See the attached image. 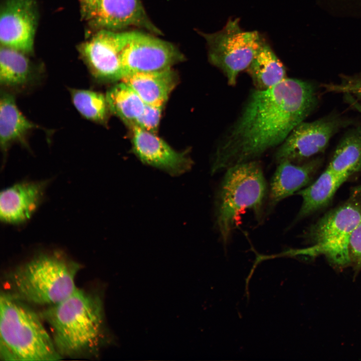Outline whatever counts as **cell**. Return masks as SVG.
I'll return each instance as SVG.
<instances>
[{
	"mask_svg": "<svg viewBox=\"0 0 361 361\" xmlns=\"http://www.w3.org/2000/svg\"><path fill=\"white\" fill-rule=\"evenodd\" d=\"M316 89L311 82L287 78L250 94L241 115L218 145L212 174L256 160L280 145L317 106Z\"/></svg>",
	"mask_w": 361,
	"mask_h": 361,
	"instance_id": "obj_1",
	"label": "cell"
},
{
	"mask_svg": "<svg viewBox=\"0 0 361 361\" xmlns=\"http://www.w3.org/2000/svg\"><path fill=\"white\" fill-rule=\"evenodd\" d=\"M40 316L50 325L53 341L62 356L96 353L104 341L103 303L96 294L77 288L65 299L43 310Z\"/></svg>",
	"mask_w": 361,
	"mask_h": 361,
	"instance_id": "obj_2",
	"label": "cell"
},
{
	"mask_svg": "<svg viewBox=\"0 0 361 361\" xmlns=\"http://www.w3.org/2000/svg\"><path fill=\"white\" fill-rule=\"evenodd\" d=\"M80 265L60 250L42 252L17 267L9 276L11 292L22 301L53 305L77 289L75 277Z\"/></svg>",
	"mask_w": 361,
	"mask_h": 361,
	"instance_id": "obj_3",
	"label": "cell"
},
{
	"mask_svg": "<svg viewBox=\"0 0 361 361\" xmlns=\"http://www.w3.org/2000/svg\"><path fill=\"white\" fill-rule=\"evenodd\" d=\"M0 356L4 360L61 359L40 316L9 293L0 297Z\"/></svg>",
	"mask_w": 361,
	"mask_h": 361,
	"instance_id": "obj_4",
	"label": "cell"
},
{
	"mask_svg": "<svg viewBox=\"0 0 361 361\" xmlns=\"http://www.w3.org/2000/svg\"><path fill=\"white\" fill-rule=\"evenodd\" d=\"M225 170L216 196L215 217L221 240L226 245L244 211L250 210L261 219L267 188L262 166L256 160Z\"/></svg>",
	"mask_w": 361,
	"mask_h": 361,
	"instance_id": "obj_5",
	"label": "cell"
},
{
	"mask_svg": "<svg viewBox=\"0 0 361 361\" xmlns=\"http://www.w3.org/2000/svg\"><path fill=\"white\" fill-rule=\"evenodd\" d=\"M360 222L361 205L356 201L348 202L326 213L309 229L307 237L312 245L290 253L323 255L333 265L345 267L351 262L350 237Z\"/></svg>",
	"mask_w": 361,
	"mask_h": 361,
	"instance_id": "obj_6",
	"label": "cell"
},
{
	"mask_svg": "<svg viewBox=\"0 0 361 361\" xmlns=\"http://www.w3.org/2000/svg\"><path fill=\"white\" fill-rule=\"evenodd\" d=\"M202 35L209 61L222 71L232 86L236 84L239 74L249 67L264 40L257 31L243 30L237 19H230L218 32Z\"/></svg>",
	"mask_w": 361,
	"mask_h": 361,
	"instance_id": "obj_7",
	"label": "cell"
},
{
	"mask_svg": "<svg viewBox=\"0 0 361 361\" xmlns=\"http://www.w3.org/2000/svg\"><path fill=\"white\" fill-rule=\"evenodd\" d=\"M349 125V121L331 114L311 122H302L279 146L277 162L299 161L323 152L332 136Z\"/></svg>",
	"mask_w": 361,
	"mask_h": 361,
	"instance_id": "obj_8",
	"label": "cell"
},
{
	"mask_svg": "<svg viewBox=\"0 0 361 361\" xmlns=\"http://www.w3.org/2000/svg\"><path fill=\"white\" fill-rule=\"evenodd\" d=\"M183 58L180 52L168 42L141 32H125L121 55L124 76L130 73L169 69Z\"/></svg>",
	"mask_w": 361,
	"mask_h": 361,
	"instance_id": "obj_9",
	"label": "cell"
},
{
	"mask_svg": "<svg viewBox=\"0 0 361 361\" xmlns=\"http://www.w3.org/2000/svg\"><path fill=\"white\" fill-rule=\"evenodd\" d=\"M125 40V32L101 29L79 45L80 55L95 78L108 81L122 79L121 55Z\"/></svg>",
	"mask_w": 361,
	"mask_h": 361,
	"instance_id": "obj_10",
	"label": "cell"
},
{
	"mask_svg": "<svg viewBox=\"0 0 361 361\" xmlns=\"http://www.w3.org/2000/svg\"><path fill=\"white\" fill-rule=\"evenodd\" d=\"M1 46L31 53L38 22L34 0H6L0 15Z\"/></svg>",
	"mask_w": 361,
	"mask_h": 361,
	"instance_id": "obj_11",
	"label": "cell"
},
{
	"mask_svg": "<svg viewBox=\"0 0 361 361\" xmlns=\"http://www.w3.org/2000/svg\"><path fill=\"white\" fill-rule=\"evenodd\" d=\"M52 179H24L4 189L0 195V219L5 225L26 224L43 203Z\"/></svg>",
	"mask_w": 361,
	"mask_h": 361,
	"instance_id": "obj_12",
	"label": "cell"
},
{
	"mask_svg": "<svg viewBox=\"0 0 361 361\" xmlns=\"http://www.w3.org/2000/svg\"><path fill=\"white\" fill-rule=\"evenodd\" d=\"M133 151L140 160L172 176L190 170L192 161L185 152H178L154 133L132 126Z\"/></svg>",
	"mask_w": 361,
	"mask_h": 361,
	"instance_id": "obj_13",
	"label": "cell"
},
{
	"mask_svg": "<svg viewBox=\"0 0 361 361\" xmlns=\"http://www.w3.org/2000/svg\"><path fill=\"white\" fill-rule=\"evenodd\" d=\"M89 22L97 30L116 31L135 26L159 33L148 19L140 0H99L95 15Z\"/></svg>",
	"mask_w": 361,
	"mask_h": 361,
	"instance_id": "obj_14",
	"label": "cell"
},
{
	"mask_svg": "<svg viewBox=\"0 0 361 361\" xmlns=\"http://www.w3.org/2000/svg\"><path fill=\"white\" fill-rule=\"evenodd\" d=\"M318 161L313 160L301 165L288 160L279 162L270 184L269 207H274L307 185L317 168Z\"/></svg>",
	"mask_w": 361,
	"mask_h": 361,
	"instance_id": "obj_15",
	"label": "cell"
},
{
	"mask_svg": "<svg viewBox=\"0 0 361 361\" xmlns=\"http://www.w3.org/2000/svg\"><path fill=\"white\" fill-rule=\"evenodd\" d=\"M121 80L131 87L145 104L156 106H163L176 81L171 68L130 73Z\"/></svg>",
	"mask_w": 361,
	"mask_h": 361,
	"instance_id": "obj_16",
	"label": "cell"
},
{
	"mask_svg": "<svg viewBox=\"0 0 361 361\" xmlns=\"http://www.w3.org/2000/svg\"><path fill=\"white\" fill-rule=\"evenodd\" d=\"M38 126L29 120L19 109L14 96L2 92L0 99V144L5 155L15 142L26 145L25 138Z\"/></svg>",
	"mask_w": 361,
	"mask_h": 361,
	"instance_id": "obj_17",
	"label": "cell"
},
{
	"mask_svg": "<svg viewBox=\"0 0 361 361\" xmlns=\"http://www.w3.org/2000/svg\"><path fill=\"white\" fill-rule=\"evenodd\" d=\"M348 177L336 173L327 167L311 185L298 192L302 198V203L296 220L304 218L328 205L338 189Z\"/></svg>",
	"mask_w": 361,
	"mask_h": 361,
	"instance_id": "obj_18",
	"label": "cell"
},
{
	"mask_svg": "<svg viewBox=\"0 0 361 361\" xmlns=\"http://www.w3.org/2000/svg\"><path fill=\"white\" fill-rule=\"evenodd\" d=\"M246 70L259 90L269 89L287 78L284 66L264 40Z\"/></svg>",
	"mask_w": 361,
	"mask_h": 361,
	"instance_id": "obj_19",
	"label": "cell"
},
{
	"mask_svg": "<svg viewBox=\"0 0 361 361\" xmlns=\"http://www.w3.org/2000/svg\"><path fill=\"white\" fill-rule=\"evenodd\" d=\"M327 168L348 177L361 170V126L353 127L345 133Z\"/></svg>",
	"mask_w": 361,
	"mask_h": 361,
	"instance_id": "obj_20",
	"label": "cell"
},
{
	"mask_svg": "<svg viewBox=\"0 0 361 361\" xmlns=\"http://www.w3.org/2000/svg\"><path fill=\"white\" fill-rule=\"evenodd\" d=\"M33 69L25 54L1 46L0 50V83L6 87H21L33 77Z\"/></svg>",
	"mask_w": 361,
	"mask_h": 361,
	"instance_id": "obj_21",
	"label": "cell"
},
{
	"mask_svg": "<svg viewBox=\"0 0 361 361\" xmlns=\"http://www.w3.org/2000/svg\"><path fill=\"white\" fill-rule=\"evenodd\" d=\"M109 110L125 123L132 125L142 113L145 103L129 85L122 82L107 92Z\"/></svg>",
	"mask_w": 361,
	"mask_h": 361,
	"instance_id": "obj_22",
	"label": "cell"
},
{
	"mask_svg": "<svg viewBox=\"0 0 361 361\" xmlns=\"http://www.w3.org/2000/svg\"><path fill=\"white\" fill-rule=\"evenodd\" d=\"M72 101L77 111L85 118L103 122L109 109L106 96L96 91L71 89Z\"/></svg>",
	"mask_w": 361,
	"mask_h": 361,
	"instance_id": "obj_23",
	"label": "cell"
},
{
	"mask_svg": "<svg viewBox=\"0 0 361 361\" xmlns=\"http://www.w3.org/2000/svg\"><path fill=\"white\" fill-rule=\"evenodd\" d=\"M323 87L328 92L349 94L356 100H361V73L341 76L339 82L324 84Z\"/></svg>",
	"mask_w": 361,
	"mask_h": 361,
	"instance_id": "obj_24",
	"label": "cell"
},
{
	"mask_svg": "<svg viewBox=\"0 0 361 361\" xmlns=\"http://www.w3.org/2000/svg\"><path fill=\"white\" fill-rule=\"evenodd\" d=\"M163 106L145 103L142 113L131 125L136 126L149 132L155 133L159 125Z\"/></svg>",
	"mask_w": 361,
	"mask_h": 361,
	"instance_id": "obj_25",
	"label": "cell"
},
{
	"mask_svg": "<svg viewBox=\"0 0 361 361\" xmlns=\"http://www.w3.org/2000/svg\"><path fill=\"white\" fill-rule=\"evenodd\" d=\"M349 252L351 261L352 260L356 267H361V222L350 237Z\"/></svg>",
	"mask_w": 361,
	"mask_h": 361,
	"instance_id": "obj_26",
	"label": "cell"
},
{
	"mask_svg": "<svg viewBox=\"0 0 361 361\" xmlns=\"http://www.w3.org/2000/svg\"><path fill=\"white\" fill-rule=\"evenodd\" d=\"M82 17L88 21L95 15L99 0H79Z\"/></svg>",
	"mask_w": 361,
	"mask_h": 361,
	"instance_id": "obj_27",
	"label": "cell"
},
{
	"mask_svg": "<svg viewBox=\"0 0 361 361\" xmlns=\"http://www.w3.org/2000/svg\"><path fill=\"white\" fill-rule=\"evenodd\" d=\"M345 101L352 108L361 113V102L356 100L352 95L346 94H344ZM361 195V185L357 186L353 191V197H357Z\"/></svg>",
	"mask_w": 361,
	"mask_h": 361,
	"instance_id": "obj_28",
	"label": "cell"
}]
</instances>
